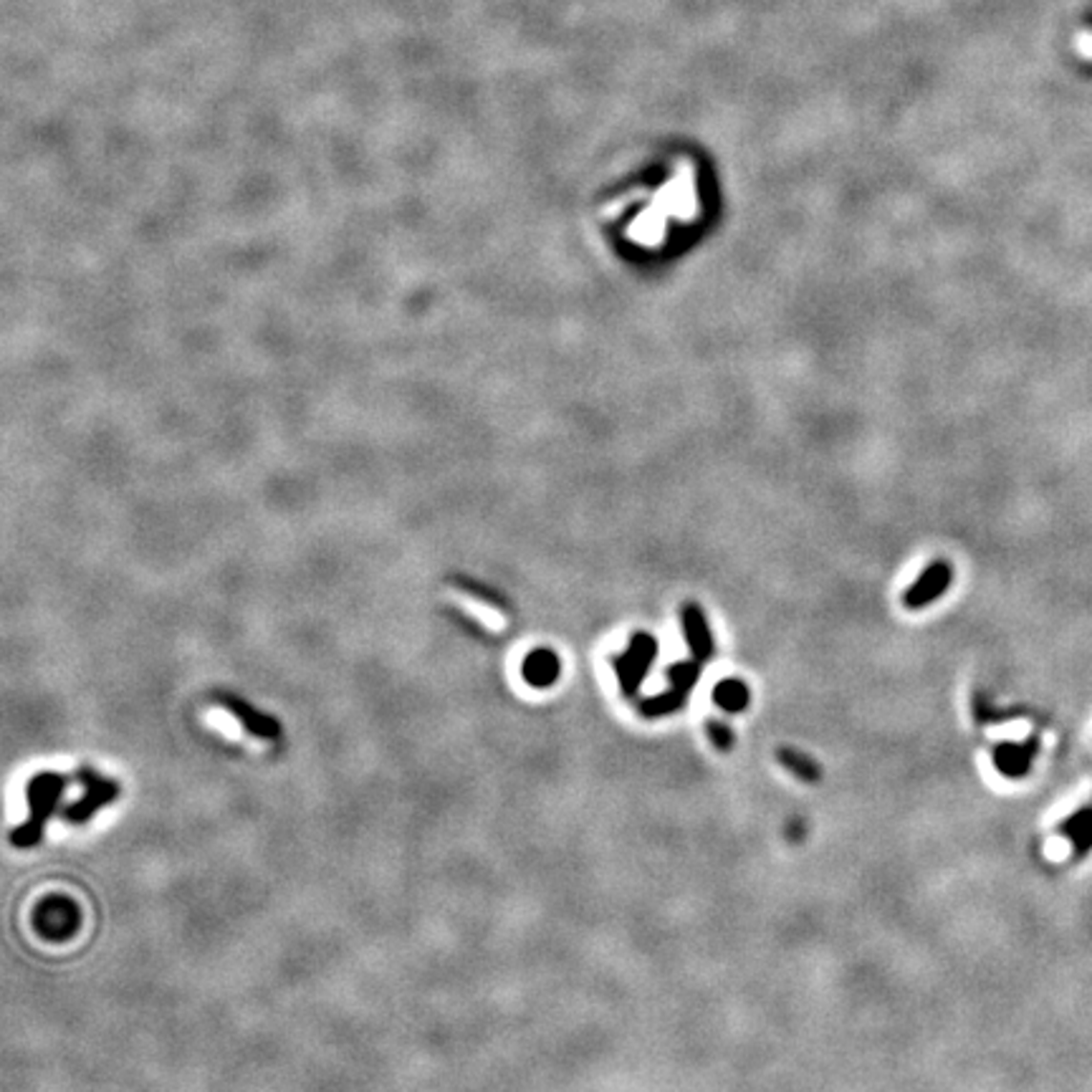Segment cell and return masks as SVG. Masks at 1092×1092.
<instances>
[{"label": "cell", "mask_w": 1092, "mask_h": 1092, "mask_svg": "<svg viewBox=\"0 0 1092 1092\" xmlns=\"http://www.w3.org/2000/svg\"><path fill=\"white\" fill-rule=\"evenodd\" d=\"M1060 835L1072 845V855L1085 857L1092 852V807H1082L1060 824Z\"/></svg>", "instance_id": "obj_7"}, {"label": "cell", "mask_w": 1092, "mask_h": 1092, "mask_svg": "<svg viewBox=\"0 0 1092 1092\" xmlns=\"http://www.w3.org/2000/svg\"><path fill=\"white\" fill-rule=\"evenodd\" d=\"M215 703H218L225 714L233 716V718H236L250 736H256V739L271 741V739H279L281 736V723L276 721L273 716L258 711L256 706H250L248 700H243L241 696H233V693H215Z\"/></svg>", "instance_id": "obj_4"}, {"label": "cell", "mask_w": 1092, "mask_h": 1092, "mask_svg": "<svg viewBox=\"0 0 1092 1092\" xmlns=\"http://www.w3.org/2000/svg\"><path fill=\"white\" fill-rule=\"evenodd\" d=\"M683 700H686V693H680L673 688L671 693H663V696H655V698L645 700L643 706H640V714L650 716V718L665 714H675V711L683 706Z\"/></svg>", "instance_id": "obj_12"}, {"label": "cell", "mask_w": 1092, "mask_h": 1092, "mask_svg": "<svg viewBox=\"0 0 1092 1092\" xmlns=\"http://www.w3.org/2000/svg\"><path fill=\"white\" fill-rule=\"evenodd\" d=\"M683 628H686V640L688 645H691L693 653H696V657L703 660V657H708L714 653V637L708 632L706 620H703V614L696 610V605H688L686 610H683Z\"/></svg>", "instance_id": "obj_9"}, {"label": "cell", "mask_w": 1092, "mask_h": 1092, "mask_svg": "<svg viewBox=\"0 0 1092 1092\" xmlns=\"http://www.w3.org/2000/svg\"><path fill=\"white\" fill-rule=\"evenodd\" d=\"M72 784V777H64L58 771H41L31 777L26 784V802H29V820L18 824L11 832V845L18 849L36 847L46 835V824L56 814L58 802L66 794V786Z\"/></svg>", "instance_id": "obj_1"}, {"label": "cell", "mask_w": 1092, "mask_h": 1092, "mask_svg": "<svg viewBox=\"0 0 1092 1092\" xmlns=\"http://www.w3.org/2000/svg\"><path fill=\"white\" fill-rule=\"evenodd\" d=\"M559 657L551 650H534L524 660V678L534 688H549L559 678Z\"/></svg>", "instance_id": "obj_8"}, {"label": "cell", "mask_w": 1092, "mask_h": 1092, "mask_svg": "<svg viewBox=\"0 0 1092 1092\" xmlns=\"http://www.w3.org/2000/svg\"><path fill=\"white\" fill-rule=\"evenodd\" d=\"M777 761L782 766H784L789 774H794L797 779H802V782H820L822 779V769L820 764L814 761L809 754H804V751L800 749H789V746H782V749L777 751Z\"/></svg>", "instance_id": "obj_10"}, {"label": "cell", "mask_w": 1092, "mask_h": 1092, "mask_svg": "<svg viewBox=\"0 0 1092 1092\" xmlns=\"http://www.w3.org/2000/svg\"><path fill=\"white\" fill-rule=\"evenodd\" d=\"M1037 739H1029V741L1024 743H996V749H994V764H996V769L1004 774V777H1012V779H1021L1027 777L1029 769H1032V764H1035V757H1037Z\"/></svg>", "instance_id": "obj_5"}, {"label": "cell", "mask_w": 1092, "mask_h": 1092, "mask_svg": "<svg viewBox=\"0 0 1092 1092\" xmlns=\"http://www.w3.org/2000/svg\"><path fill=\"white\" fill-rule=\"evenodd\" d=\"M951 577H953V574H951L949 565H941V562L933 565L913 587H910V592L906 594V605L918 610V607H923L926 602H933L935 597H941V594L946 592Z\"/></svg>", "instance_id": "obj_6"}, {"label": "cell", "mask_w": 1092, "mask_h": 1092, "mask_svg": "<svg viewBox=\"0 0 1092 1092\" xmlns=\"http://www.w3.org/2000/svg\"><path fill=\"white\" fill-rule=\"evenodd\" d=\"M714 700L728 714H739L751 703V691L741 680H721L714 691Z\"/></svg>", "instance_id": "obj_11"}, {"label": "cell", "mask_w": 1092, "mask_h": 1092, "mask_svg": "<svg viewBox=\"0 0 1092 1092\" xmlns=\"http://www.w3.org/2000/svg\"><path fill=\"white\" fill-rule=\"evenodd\" d=\"M657 643L650 635H635V640L630 643V648L622 653L620 657H614V673L620 680V688L625 696H632L640 686V680L645 678V673L650 671V665L655 660Z\"/></svg>", "instance_id": "obj_3"}, {"label": "cell", "mask_w": 1092, "mask_h": 1092, "mask_svg": "<svg viewBox=\"0 0 1092 1092\" xmlns=\"http://www.w3.org/2000/svg\"><path fill=\"white\" fill-rule=\"evenodd\" d=\"M706 734H708V739H711V743H714L718 751H731V746H734V731H731L726 723L708 721Z\"/></svg>", "instance_id": "obj_14"}, {"label": "cell", "mask_w": 1092, "mask_h": 1092, "mask_svg": "<svg viewBox=\"0 0 1092 1092\" xmlns=\"http://www.w3.org/2000/svg\"><path fill=\"white\" fill-rule=\"evenodd\" d=\"M668 678H671L673 688L680 693H691L693 686H696V680H698V665L693 663H678L673 665L671 673H668Z\"/></svg>", "instance_id": "obj_13"}, {"label": "cell", "mask_w": 1092, "mask_h": 1092, "mask_svg": "<svg viewBox=\"0 0 1092 1092\" xmlns=\"http://www.w3.org/2000/svg\"><path fill=\"white\" fill-rule=\"evenodd\" d=\"M74 779L81 784V797L61 809V820L66 824H86L94 814L115 804L121 797L119 782L104 777L94 766H81Z\"/></svg>", "instance_id": "obj_2"}]
</instances>
